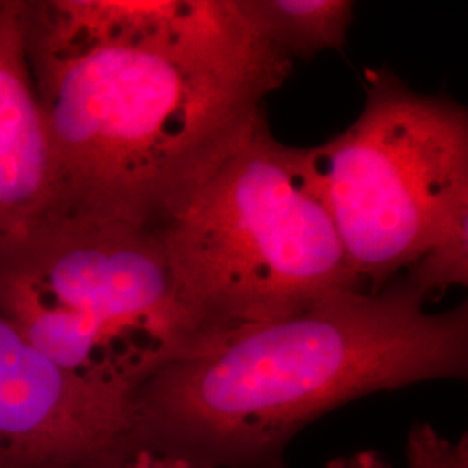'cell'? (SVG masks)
I'll list each match as a JSON object with an SVG mask.
<instances>
[{"label": "cell", "instance_id": "6da1fadb", "mask_svg": "<svg viewBox=\"0 0 468 468\" xmlns=\"http://www.w3.org/2000/svg\"><path fill=\"white\" fill-rule=\"evenodd\" d=\"M27 37L54 162L49 218L160 231L292 73L236 0H35Z\"/></svg>", "mask_w": 468, "mask_h": 468}, {"label": "cell", "instance_id": "7a4b0ae2", "mask_svg": "<svg viewBox=\"0 0 468 468\" xmlns=\"http://www.w3.org/2000/svg\"><path fill=\"white\" fill-rule=\"evenodd\" d=\"M413 286L342 290L222 335L133 392L141 444L212 468H284L305 427L375 392L468 373V303Z\"/></svg>", "mask_w": 468, "mask_h": 468}, {"label": "cell", "instance_id": "3957f363", "mask_svg": "<svg viewBox=\"0 0 468 468\" xmlns=\"http://www.w3.org/2000/svg\"><path fill=\"white\" fill-rule=\"evenodd\" d=\"M158 233L203 347L335 292L361 290L305 148L280 143L266 117Z\"/></svg>", "mask_w": 468, "mask_h": 468}, {"label": "cell", "instance_id": "277c9868", "mask_svg": "<svg viewBox=\"0 0 468 468\" xmlns=\"http://www.w3.org/2000/svg\"><path fill=\"white\" fill-rule=\"evenodd\" d=\"M0 314L84 380L134 392L200 351L158 231L44 218L0 236Z\"/></svg>", "mask_w": 468, "mask_h": 468}, {"label": "cell", "instance_id": "5b68a950", "mask_svg": "<svg viewBox=\"0 0 468 468\" xmlns=\"http://www.w3.org/2000/svg\"><path fill=\"white\" fill-rule=\"evenodd\" d=\"M305 160L361 290H384L468 224L467 108L388 68L367 69L359 117Z\"/></svg>", "mask_w": 468, "mask_h": 468}, {"label": "cell", "instance_id": "8992f818", "mask_svg": "<svg viewBox=\"0 0 468 468\" xmlns=\"http://www.w3.org/2000/svg\"><path fill=\"white\" fill-rule=\"evenodd\" d=\"M137 444L131 392L59 368L0 314V468H113Z\"/></svg>", "mask_w": 468, "mask_h": 468}, {"label": "cell", "instance_id": "52a82bcc", "mask_svg": "<svg viewBox=\"0 0 468 468\" xmlns=\"http://www.w3.org/2000/svg\"><path fill=\"white\" fill-rule=\"evenodd\" d=\"M54 162L27 59L19 0H0V236L50 216Z\"/></svg>", "mask_w": 468, "mask_h": 468}, {"label": "cell", "instance_id": "ba28073f", "mask_svg": "<svg viewBox=\"0 0 468 468\" xmlns=\"http://www.w3.org/2000/svg\"><path fill=\"white\" fill-rule=\"evenodd\" d=\"M253 32L286 59L309 61L344 48L354 17L349 0H236Z\"/></svg>", "mask_w": 468, "mask_h": 468}, {"label": "cell", "instance_id": "9c48e42d", "mask_svg": "<svg viewBox=\"0 0 468 468\" xmlns=\"http://www.w3.org/2000/svg\"><path fill=\"white\" fill-rule=\"evenodd\" d=\"M406 283L427 299L452 286L468 284V224L448 234L410 266Z\"/></svg>", "mask_w": 468, "mask_h": 468}, {"label": "cell", "instance_id": "30bf717a", "mask_svg": "<svg viewBox=\"0 0 468 468\" xmlns=\"http://www.w3.org/2000/svg\"><path fill=\"white\" fill-rule=\"evenodd\" d=\"M406 468H468V437L452 439L431 423H417L406 437Z\"/></svg>", "mask_w": 468, "mask_h": 468}, {"label": "cell", "instance_id": "8fae6325", "mask_svg": "<svg viewBox=\"0 0 468 468\" xmlns=\"http://www.w3.org/2000/svg\"><path fill=\"white\" fill-rule=\"evenodd\" d=\"M113 468H212L195 462L177 452L156 450L146 444H137L133 452L123 456Z\"/></svg>", "mask_w": 468, "mask_h": 468}, {"label": "cell", "instance_id": "7c38bea8", "mask_svg": "<svg viewBox=\"0 0 468 468\" xmlns=\"http://www.w3.org/2000/svg\"><path fill=\"white\" fill-rule=\"evenodd\" d=\"M324 468H392L380 452L365 450L338 456Z\"/></svg>", "mask_w": 468, "mask_h": 468}]
</instances>
